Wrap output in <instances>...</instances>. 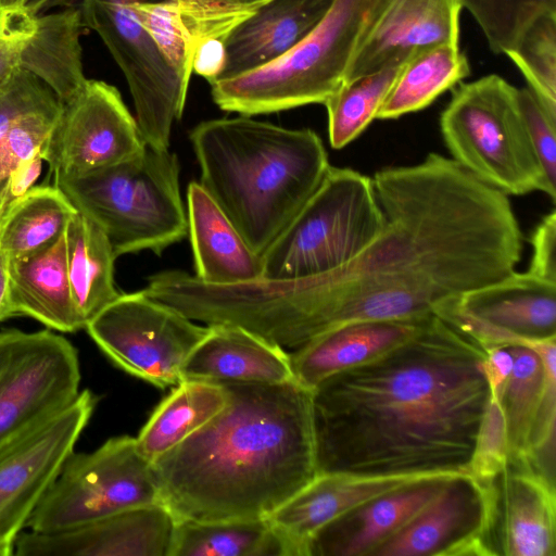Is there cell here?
<instances>
[{
  "label": "cell",
  "instance_id": "obj_8",
  "mask_svg": "<svg viewBox=\"0 0 556 556\" xmlns=\"http://www.w3.org/2000/svg\"><path fill=\"white\" fill-rule=\"evenodd\" d=\"M440 129L452 159L483 182L507 195L547 194L517 88L503 77L459 83L441 114Z\"/></svg>",
  "mask_w": 556,
  "mask_h": 556
},
{
  "label": "cell",
  "instance_id": "obj_27",
  "mask_svg": "<svg viewBox=\"0 0 556 556\" xmlns=\"http://www.w3.org/2000/svg\"><path fill=\"white\" fill-rule=\"evenodd\" d=\"M12 316L26 315L61 332L85 329L68 282L64 235L48 249L9 261Z\"/></svg>",
  "mask_w": 556,
  "mask_h": 556
},
{
  "label": "cell",
  "instance_id": "obj_16",
  "mask_svg": "<svg viewBox=\"0 0 556 556\" xmlns=\"http://www.w3.org/2000/svg\"><path fill=\"white\" fill-rule=\"evenodd\" d=\"M486 556H556V491L520 462L509 460L485 484Z\"/></svg>",
  "mask_w": 556,
  "mask_h": 556
},
{
  "label": "cell",
  "instance_id": "obj_42",
  "mask_svg": "<svg viewBox=\"0 0 556 556\" xmlns=\"http://www.w3.org/2000/svg\"><path fill=\"white\" fill-rule=\"evenodd\" d=\"M531 245L532 258L528 271L556 282V212L545 215L535 227Z\"/></svg>",
  "mask_w": 556,
  "mask_h": 556
},
{
  "label": "cell",
  "instance_id": "obj_41",
  "mask_svg": "<svg viewBox=\"0 0 556 556\" xmlns=\"http://www.w3.org/2000/svg\"><path fill=\"white\" fill-rule=\"evenodd\" d=\"M518 104L539 160L545 181L547 195L556 201V117L540 103L529 87L517 88Z\"/></svg>",
  "mask_w": 556,
  "mask_h": 556
},
{
  "label": "cell",
  "instance_id": "obj_33",
  "mask_svg": "<svg viewBox=\"0 0 556 556\" xmlns=\"http://www.w3.org/2000/svg\"><path fill=\"white\" fill-rule=\"evenodd\" d=\"M77 213L53 186H37L13 201L0 217V249L9 261L37 254L55 243Z\"/></svg>",
  "mask_w": 556,
  "mask_h": 556
},
{
  "label": "cell",
  "instance_id": "obj_2",
  "mask_svg": "<svg viewBox=\"0 0 556 556\" xmlns=\"http://www.w3.org/2000/svg\"><path fill=\"white\" fill-rule=\"evenodd\" d=\"M484 349L435 315L312 390L317 473H464L491 400Z\"/></svg>",
  "mask_w": 556,
  "mask_h": 556
},
{
  "label": "cell",
  "instance_id": "obj_26",
  "mask_svg": "<svg viewBox=\"0 0 556 556\" xmlns=\"http://www.w3.org/2000/svg\"><path fill=\"white\" fill-rule=\"evenodd\" d=\"M187 203L194 277L208 285H233L261 278V256L247 244L200 182L189 184Z\"/></svg>",
  "mask_w": 556,
  "mask_h": 556
},
{
  "label": "cell",
  "instance_id": "obj_9",
  "mask_svg": "<svg viewBox=\"0 0 556 556\" xmlns=\"http://www.w3.org/2000/svg\"><path fill=\"white\" fill-rule=\"evenodd\" d=\"M163 503L152 467L136 438L114 437L90 453L68 455L25 528L73 529L122 510Z\"/></svg>",
  "mask_w": 556,
  "mask_h": 556
},
{
  "label": "cell",
  "instance_id": "obj_45",
  "mask_svg": "<svg viewBox=\"0 0 556 556\" xmlns=\"http://www.w3.org/2000/svg\"><path fill=\"white\" fill-rule=\"evenodd\" d=\"M12 317L9 283V258L0 249V321Z\"/></svg>",
  "mask_w": 556,
  "mask_h": 556
},
{
  "label": "cell",
  "instance_id": "obj_46",
  "mask_svg": "<svg viewBox=\"0 0 556 556\" xmlns=\"http://www.w3.org/2000/svg\"><path fill=\"white\" fill-rule=\"evenodd\" d=\"M211 1H219L226 3H252L260 0H211Z\"/></svg>",
  "mask_w": 556,
  "mask_h": 556
},
{
  "label": "cell",
  "instance_id": "obj_14",
  "mask_svg": "<svg viewBox=\"0 0 556 556\" xmlns=\"http://www.w3.org/2000/svg\"><path fill=\"white\" fill-rule=\"evenodd\" d=\"M144 148L119 91L102 80L88 79L63 103L42 157L54 177H74L130 160Z\"/></svg>",
  "mask_w": 556,
  "mask_h": 556
},
{
  "label": "cell",
  "instance_id": "obj_31",
  "mask_svg": "<svg viewBox=\"0 0 556 556\" xmlns=\"http://www.w3.org/2000/svg\"><path fill=\"white\" fill-rule=\"evenodd\" d=\"M226 402L223 384L182 380L173 387L141 428L136 438L140 453L154 462L208 422Z\"/></svg>",
  "mask_w": 556,
  "mask_h": 556
},
{
  "label": "cell",
  "instance_id": "obj_10",
  "mask_svg": "<svg viewBox=\"0 0 556 556\" xmlns=\"http://www.w3.org/2000/svg\"><path fill=\"white\" fill-rule=\"evenodd\" d=\"M161 0H83V23L94 30L123 72L142 141L169 149L173 123L185 110L188 87L140 21L137 3Z\"/></svg>",
  "mask_w": 556,
  "mask_h": 556
},
{
  "label": "cell",
  "instance_id": "obj_21",
  "mask_svg": "<svg viewBox=\"0 0 556 556\" xmlns=\"http://www.w3.org/2000/svg\"><path fill=\"white\" fill-rule=\"evenodd\" d=\"M439 475L443 473H317L266 519L289 541L295 556H307L312 536L334 518L382 493Z\"/></svg>",
  "mask_w": 556,
  "mask_h": 556
},
{
  "label": "cell",
  "instance_id": "obj_3",
  "mask_svg": "<svg viewBox=\"0 0 556 556\" xmlns=\"http://www.w3.org/2000/svg\"><path fill=\"white\" fill-rule=\"evenodd\" d=\"M220 384L224 408L152 462L176 520L266 518L317 475L312 390Z\"/></svg>",
  "mask_w": 556,
  "mask_h": 556
},
{
  "label": "cell",
  "instance_id": "obj_37",
  "mask_svg": "<svg viewBox=\"0 0 556 556\" xmlns=\"http://www.w3.org/2000/svg\"><path fill=\"white\" fill-rule=\"evenodd\" d=\"M482 29L495 54L513 49L540 16L556 13V0H459Z\"/></svg>",
  "mask_w": 556,
  "mask_h": 556
},
{
  "label": "cell",
  "instance_id": "obj_19",
  "mask_svg": "<svg viewBox=\"0 0 556 556\" xmlns=\"http://www.w3.org/2000/svg\"><path fill=\"white\" fill-rule=\"evenodd\" d=\"M459 0H390L356 49L344 84L427 48L458 46Z\"/></svg>",
  "mask_w": 556,
  "mask_h": 556
},
{
  "label": "cell",
  "instance_id": "obj_35",
  "mask_svg": "<svg viewBox=\"0 0 556 556\" xmlns=\"http://www.w3.org/2000/svg\"><path fill=\"white\" fill-rule=\"evenodd\" d=\"M406 61H394L379 71L343 84L324 104L328 138L333 149L355 140L376 118Z\"/></svg>",
  "mask_w": 556,
  "mask_h": 556
},
{
  "label": "cell",
  "instance_id": "obj_40",
  "mask_svg": "<svg viewBox=\"0 0 556 556\" xmlns=\"http://www.w3.org/2000/svg\"><path fill=\"white\" fill-rule=\"evenodd\" d=\"M508 464V445L505 419L496 396L491 397L477 435L468 467L479 484H485Z\"/></svg>",
  "mask_w": 556,
  "mask_h": 556
},
{
  "label": "cell",
  "instance_id": "obj_11",
  "mask_svg": "<svg viewBox=\"0 0 556 556\" xmlns=\"http://www.w3.org/2000/svg\"><path fill=\"white\" fill-rule=\"evenodd\" d=\"M85 329L115 366L165 389L184 380L182 366L208 326L140 290L119 294Z\"/></svg>",
  "mask_w": 556,
  "mask_h": 556
},
{
  "label": "cell",
  "instance_id": "obj_34",
  "mask_svg": "<svg viewBox=\"0 0 556 556\" xmlns=\"http://www.w3.org/2000/svg\"><path fill=\"white\" fill-rule=\"evenodd\" d=\"M469 74L459 46L443 43L421 50L401 68L376 118L395 119L420 111Z\"/></svg>",
  "mask_w": 556,
  "mask_h": 556
},
{
  "label": "cell",
  "instance_id": "obj_44",
  "mask_svg": "<svg viewBox=\"0 0 556 556\" xmlns=\"http://www.w3.org/2000/svg\"><path fill=\"white\" fill-rule=\"evenodd\" d=\"M482 368L489 383L491 397L497 396L508 379L514 357L507 346H489L484 349Z\"/></svg>",
  "mask_w": 556,
  "mask_h": 556
},
{
  "label": "cell",
  "instance_id": "obj_39",
  "mask_svg": "<svg viewBox=\"0 0 556 556\" xmlns=\"http://www.w3.org/2000/svg\"><path fill=\"white\" fill-rule=\"evenodd\" d=\"M66 0H0V79L20 68L38 13Z\"/></svg>",
  "mask_w": 556,
  "mask_h": 556
},
{
  "label": "cell",
  "instance_id": "obj_22",
  "mask_svg": "<svg viewBox=\"0 0 556 556\" xmlns=\"http://www.w3.org/2000/svg\"><path fill=\"white\" fill-rule=\"evenodd\" d=\"M208 330L188 356L184 380L216 383L277 384L296 381L290 353L235 325H207Z\"/></svg>",
  "mask_w": 556,
  "mask_h": 556
},
{
  "label": "cell",
  "instance_id": "obj_12",
  "mask_svg": "<svg viewBox=\"0 0 556 556\" xmlns=\"http://www.w3.org/2000/svg\"><path fill=\"white\" fill-rule=\"evenodd\" d=\"M76 348L50 330L0 331V445L79 394Z\"/></svg>",
  "mask_w": 556,
  "mask_h": 556
},
{
  "label": "cell",
  "instance_id": "obj_1",
  "mask_svg": "<svg viewBox=\"0 0 556 556\" xmlns=\"http://www.w3.org/2000/svg\"><path fill=\"white\" fill-rule=\"evenodd\" d=\"M371 180L381 232L342 267L295 278L313 338L348 323L429 317L515 271L523 235L508 195L453 159L432 152Z\"/></svg>",
  "mask_w": 556,
  "mask_h": 556
},
{
  "label": "cell",
  "instance_id": "obj_36",
  "mask_svg": "<svg viewBox=\"0 0 556 556\" xmlns=\"http://www.w3.org/2000/svg\"><path fill=\"white\" fill-rule=\"evenodd\" d=\"M506 55L543 108L556 117V13L538 17Z\"/></svg>",
  "mask_w": 556,
  "mask_h": 556
},
{
  "label": "cell",
  "instance_id": "obj_38",
  "mask_svg": "<svg viewBox=\"0 0 556 556\" xmlns=\"http://www.w3.org/2000/svg\"><path fill=\"white\" fill-rule=\"evenodd\" d=\"M56 94L35 74L16 68L0 79V217L8 191L5 147L14 122L26 111Z\"/></svg>",
  "mask_w": 556,
  "mask_h": 556
},
{
  "label": "cell",
  "instance_id": "obj_15",
  "mask_svg": "<svg viewBox=\"0 0 556 556\" xmlns=\"http://www.w3.org/2000/svg\"><path fill=\"white\" fill-rule=\"evenodd\" d=\"M433 314L481 342L497 336L527 341L556 339V282L529 271H513L441 302Z\"/></svg>",
  "mask_w": 556,
  "mask_h": 556
},
{
  "label": "cell",
  "instance_id": "obj_24",
  "mask_svg": "<svg viewBox=\"0 0 556 556\" xmlns=\"http://www.w3.org/2000/svg\"><path fill=\"white\" fill-rule=\"evenodd\" d=\"M333 2L267 0L228 34L225 65L217 80L248 73L285 54L319 25Z\"/></svg>",
  "mask_w": 556,
  "mask_h": 556
},
{
  "label": "cell",
  "instance_id": "obj_43",
  "mask_svg": "<svg viewBox=\"0 0 556 556\" xmlns=\"http://www.w3.org/2000/svg\"><path fill=\"white\" fill-rule=\"evenodd\" d=\"M225 40L223 38L207 39L195 50L192 71L205 78L210 85L218 79L224 68Z\"/></svg>",
  "mask_w": 556,
  "mask_h": 556
},
{
  "label": "cell",
  "instance_id": "obj_5",
  "mask_svg": "<svg viewBox=\"0 0 556 556\" xmlns=\"http://www.w3.org/2000/svg\"><path fill=\"white\" fill-rule=\"evenodd\" d=\"M76 211L97 224L116 257L161 255L188 232L177 155L146 144L138 156L88 174L54 177Z\"/></svg>",
  "mask_w": 556,
  "mask_h": 556
},
{
  "label": "cell",
  "instance_id": "obj_20",
  "mask_svg": "<svg viewBox=\"0 0 556 556\" xmlns=\"http://www.w3.org/2000/svg\"><path fill=\"white\" fill-rule=\"evenodd\" d=\"M457 473L416 481L375 496L320 528L307 556H371L396 534Z\"/></svg>",
  "mask_w": 556,
  "mask_h": 556
},
{
  "label": "cell",
  "instance_id": "obj_23",
  "mask_svg": "<svg viewBox=\"0 0 556 556\" xmlns=\"http://www.w3.org/2000/svg\"><path fill=\"white\" fill-rule=\"evenodd\" d=\"M267 0L226 3L211 0L139 2L141 23L177 74L189 84L197 48L228 34Z\"/></svg>",
  "mask_w": 556,
  "mask_h": 556
},
{
  "label": "cell",
  "instance_id": "obj_30",
  "mask_svg": "<svg viewBox=\"0 0 556 556\" xmlns=\"http://www.w3.org/2000/svg\"><path fill=\"white\" fill-rule=\"evenodd\" d=\"M65 242L71 294L86 327L121 294L114 281L116 256L101 228L78 212L66 227Z\"/></svg>",
  "mask_w": 556,
  "mask_h": 556
},
{
  "label": "cell",
  "instance_id": "obj_18",
  "mask_svg": "<svg viewBox=\"0 0 556 556\" xmlns=\"http://www.w3.org/2000/svg\"><path fill=\"white\" fill-rule=\"evenodd\" d=\"M485 519L484 489L457 473L371 556H486L480 540Z\"/></svg>",
  "mask_w": 556,
  "mask_h": 556
},
{
  "label": "cell",
  "instance_id": "obj_29",
  "mask_svg": "<svg viewBox=\"0 0 556 556\" xmlns=\"http://www.w3.org/2000/svg\"><path fill=\"white\" fill-rule=\"evenodd\" d=\"M42 11L25 43L20 67L43 80L65 103L88 80L83 71L79 42L85 25L79 9L68 8L48 14Z\"/></svg>",
  "mask_w": 556,
  "mask_h": 556
},
{
  "label": "cell",
  "instance_id": "obj_28",
  "mask_svg": "<svg viewBox=\"0 0 556 556\" xmlns=\"http://www.w3.org/2000/svg\"><path fill=\"white\" fill-rule=\"evenodd\" d=\"M513 370L498 399L505 419L508 460L523 456L542 406L556 399V339L536 346L508 345Z\"/></svg>",
  "mask_w": 556,
  "mask_h": 556
},
{
  "label": "cell",
  "instance_id": "obj_25",
  "mask_svg": "<svg viewBox=\"0 0 556 556\" xmlns=\"http://www.w3.org/2000/svg\"><path fill=\"white\" fill-rule=\"evenodd\" d=\"M431 316L405 320L354 321L328 329L290 354L295 379L313 390L328 377L367 363L404 343Z\"/></svg>",
  "mask_w": 556,
  "mask_h": 556
},
{
  "label": "cell",
  "instance_id": "obj_6",
  "mask_svg": "<svg viewBox=\"0 0 556 556\" xmlns=\"http://www.w3.org/2000/svg\"><path fill=\"white\" fill-rule=\"evenodd\" d=\"M390 0H334L303 40L278 59L211 84L215 104L252 116L324 104L343 84L351 60Z\"/></svg>",
  "mask_w": 556,
  "mask_h": 556
},
{
  "label": "cell",
  "instance_id": "obj_4",
  "mask_svg": "<svg viewBox=\"0 0 556 556\" xmlns=\"http://www.w3.org/2000/svg\"><path fill=\"white\" fill-rule=\"evenodd\" d=\"M189 139L200 166V185L260 256L330 166L314 130L245 115L201 122Z\"/></svg>",
  "mask_w": 556,
  "mask_h": 556
},
{
  "label": "cell",
  "instance_id": "obj_17",
  "mask_svg": "<svg viewBox=\"0 0 556 556\" xmlns=\"http://www.w3.org/2000/svg\"><path fill=\"white\" fill-rule=\"evenodd\" d=\"M176 522L163 503L141 505L65 531H22L14 555L169 556Z\"/></svg>",
  "mask_w": 556,
  "mask_h": 556
},
{
  "label": "cell",
  "instance_id": "obj_13",
  "mask_svg": "<svg viewBox=\"0 0 556 556\" xmlns=\"http://www.w3.org/2000/svg\"><path fill=\"white\" fill-rule=\"evenodd\" d=\"M85 389L66 407L0 445V556L14 555L17 535L74 451L97 406Z\"/></svg>",
  "mask_w": 556,
  "mask_h": 556
},
{
  "label": "cell",
  "instance_id": "obj_7",
  "mask_svg": "<svg viewBox=\"0 0 556 556\" xmlns=\"http://www.w3.org/2000/svg\"><path fill=\"white\" fill-rule=\"evenodd\" d=\"M383 226L371 178L330 165L317 189L261 256L262 277L300 278L342 267Z\"/></svg>",
  "mask_w": 556,
  "mask_h": 556
},
{
  "label": "cell",
  "instance_id": "obj_32",
  "mask_svg": "<svg viewBox=\"0 0 556 556\" xmlns=\"http://www.w3.org/2000/svg\"><path fill=\"white\" fill-rule=\"evenodd\" d=\"M169 556H295L266 518L177 520Z\"/></svg>",
  "mask_w": 556,
  "mask_h": 556
}]
</instances>
